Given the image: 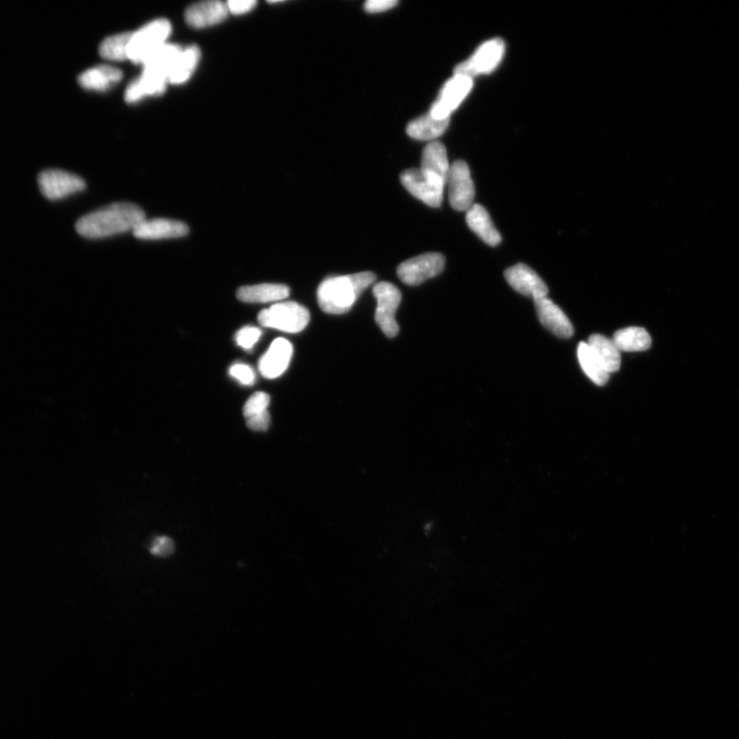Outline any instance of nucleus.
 Here are the masks:
<instances>
[{
	"instance_id": "obj_1",
	"label": "nucleus",
	"mask_w": 739,
	"mask_h": 739,
	"mask_svg": "<svg viewBox=\"0 0 739 739\" xmlns=\"http://www.w3.org/2000/svg\"><path fill=\"white\" fill-rule=\"evenodd\" d=\"M144 220V211L136 204L116 202L84 216L75 227L82 237L103 239L133 231Z\"/></svg>"
},
{
	"instance_id": "obj_2",
	"label": "nucleus",
	"mask_w": 739,
	"mask_h": 739,
	"mask_svg": "<svg viewBox=\"0 0 739 739\" xmlns=\"http://www.w3.org/2000/svg\"><path fill=\"white\" fill-rule=\"evenodd\" d=\"M376 275L371 271L329 278L318 289L320 308L327 313L348 312L364 291L373 284Z\"/></svg>"
},
{
	"instance_id": "obj_3",
	"label": "nucleus",
	"mask_w": 739,
	"mask_h": 739,
	"mask_svg": "<svg viewBox=\"0 0 739 739\" xmlns=\"http://www.w3.org/2000/svg\"><path fill=\"white\" fill-rule=\"evenodd\" d=\"M172 33L171 23L167 19H157L133 33L128 48V57L135 64H144L145 61L167 43Z\"/></svg>"
},
{
	"instance_id": "obj_4",
	"label": "nucleus",
	"mask_w": 739,
	"mask_h": 739,
	"mask_svg": "<svg viewBox=\"0 0 739 739\" xmlns=\"http://www.w3.org/2000/svg\"><path fill=\"white\" fill-rule=\"evenodd\" d=\"M308 309L296 302H280L263 310L258 316L259 324L286 333H299L309 325Z\"/></svg>"
},
{
	"instance_id": "obj_5",
	"label": "nucleus",
	"mask_w": 739,
	"mask_h": 739,
	"mask_svg": "<svg viewBox=\"0 0 739 739\" xmlns=\"http://www.w3.org/2000/svg\"><path fill=\"white\" fill-rule=\"evenodd\" d=\"M400 182L415 198L431 208L441 206L447 181L435 172L423 169L406 170L400 174Z\"/></svg>"
},
{
	"instance_id": "obj_6",
	"label": "nucleus",
	"mask_w": 739,
	"mask_h": 739,
	"mask_svg": "<svg viewBox=\"0 0 739 739\" xmlns=\"http://www.w3.org/2000/svg\"><path fill=\"white\" fill-rule=\"evenodd\" d=\"M373 295L377 301L375 313L377 325L380 327L382 332L388 337H396L399 333L396 312L400 301H402V294H400L399 290L390 284V282L381 281L374 286Z\"/></svg>"
},
{
	"instance_id": "obj_7",
	"label": "nucleus",
	"mask_w": 739,
	"mask_h": 739,
	"mask_svg": "<svg viewBox=\"0 0 739 739\" xmlns=\"http://www.w3.org/2000/svg\"><path fill=\"white\" fill-rule=\"evenodd\" d=\"M506 45L501 38H494L483 44L468 60L460 63L454 69V75L473 78L488 74L497 68L505 54Z\"/></svg>"
},
{
	"instance_id": "obj_8",
	"label": "nucleus",
	"mask_w": 739,
	"mask_h": 739,
	"mask_svg": "<svg viewBox=\"0 0 739 739\" xmlns=\"http://www.w3.org/2000/svg\"><path fill=\"white\" fill-rule=\"evenodd\" d=\"M473 78L465 75H454L448 81L438 100L432 104L429 114L438 120L450 119L451 113L467 98L471 89H473Z\"/></svg>"
},
{
	"instance_id": "obj_9",
	"label": "nucleus",
	"mask_w": 739,
	"mask_h": 739,
	"mask_svg": "<svg viewBox=\"0 0 739 739\" xmlns=\"http://www.w3.org/2000/svg\"><path fill=\"white\" fill-rule=\"evenodd\" d=\"M41 192L50 201H58L85 190L80 176L61 170H46L38 176Z\"/></svg>"
},
{
	"instance_id": "obj_10",
	"label": "nucleus",
	"mask_w": 739,
	"mask_h": 739,
	"mask_svg": "<svg viewBox=\"0 0 739 739\" xmlns=\"http://www.w3.org/2000/svg\"><path fill=\"white\" fill-rule=\"evenodd\" d=\"M445 257L438 253H428L410 259L398 267L400 281L409 286H419L437 277L445 267Z\"/></svg>"
},
{
	"instance_id": "obj_11",
	"label": "nucleus",
	"mask_w": 739,
	"mask_h": 739,
	"mask_svg": "<svg viewBox=\"0 0 739 739\" xmlns=\"http://www.w3.org/2000/svg\"><path fill=\"white\" fill-rule=\"evenodd\" d=\"M447 183L449 184V202L454 210L463 212L473 206L476 190L466 162L456 161L451 164Z\"/></svg>"
},
{
	"instance_id": "obj_12",
	"label": "nucleus",
	"mask_w": 739,
	"mask_h": 739,
	"mask_svg": "<svg viewBox=\"0 0 739 739\" xmlns=\"http://www.w3.org/2000/svg\"><path fill=\"white\" fill-rule=\"evenodd\" d=\"M509 286L517 293L532 297L533 301L547 297L548 288L539 275L525 264H517L505 271Z\"/></svg>"
},
{
	"instance_id": "obj_13",
	"label": "nucleus",
	"mask_w": 739,
	"mask_h": 739,
	"mask_svg": "<svg viewBox=\"0 0 739 739\" xmlns=\"http://www.w3.org/2000/svg\"><path fill=\"white\" fill-rule=\"evenodd\" d=\"M293 356V346L284 338H278L259 360V371L267 379H278L284 373Z\"/></svg>"
},
{
	"instance_id": "obj_14",
	"label": "nucleus",
	"mask_w": 739,
	"mask_h": 739,
	"mask_svg": "<svg viewBox=\"0 0 739 739\" xmlns=\"http://www.w3.org/2000/svg\"><path fill=\"white\" fill-rule=\"evenodd\" d=\"M133 232L140 240L175 239L185 237L190 232V228L185 223L176 222V220L164 218L145 219L144 222L135 227Z\"/></svg>"
},
{
	"instance_id": "obj_15",
	"label": "nucleus",
	"mask_w": 739,
	"mask_h": 739,
	"mask_svg": "<svg viewBox=\"0 0 739 739\" xmlns=\"http://www.w3.org/2000/svg\"><path fill=\"white\" fill-rule=\"evenodd\" d=\"M537 317L548 331L563 340H568L574 334V328L565 312L547 297L534 301Z\"/></svg>"
},
{
	"instance_id": "obj_16",
	"label": "nucleus",
	"mask_w": 739,
	"mask_h": 739,
	"mask_svg": "<svg viewBox=\"0 0 739 739\" xmlns=\"http://www.w3.org/2000/svg\"><path fill=\"white\" fill-rule=\"evenodd\" d=\"M228 7L225 3L219 0H209L195 4L188 7L185 12V21L188 25L196 28H206L219 25L228 15Z\"/></svg>"
},
{
	"instance_id": "obj_17",
	"label": "nucleus",
	"mask_w": 739,
	"mask_h": 739,
	"mask_svg": "<svg viewBox=\"0 0 739 739\" xmlns=\"http://www.w3.org/2000/svg\"><path fill=\"white\" fill-rule=\"evenodd\" d=\"M467 222L479 239L487 245L497 247L501 242V235L495 227L492 219L481 204H473L467 211Z\"/></svg>"
},
{
	"instance_id": "obj_18",
	"label": "nucleus",
	"mask_w": 739,
	"mask_h": 739,
	"mask_svg": "<svg viewBox=\"0 0 739 739\" xmlns=\"http://www.w3.org/2000/svg\"><path fill=\"white\" fill-rule=\"evenodd\" d=\"M123 78L120 69L101 65L90 68L78 76V84L89 91L105 92Z\"/></svg>"
},
{
	"instance_id": "obj_19",
	"label": "nucleus",
	"mask_w": 739,
	"mask_h": 739,
	"mask_svg": "<svg viewBox=\"0 0 739 739\" xmlns=\"http://www.w3.org/2000/svg\"><path fill=\"white\" fill-rule=\"evenodd\" d=\"M290 289L281 284H261L241 287L237 293L239 301L247 303H270L284 301Z\"/></svg>"
},
{
	"instance_id": "obj_20",
	"label": "nucleus",
	"mask_w": 739,
	"mask_h": 739,
	"mask_svg": "<svg viewBox=\"0 0 739 739\" xmlns=\"http://www.w3.org/2000/svg\"><path fill=\"white\" fill-rule=\"evenodd\" d=\"M201 59V50L198 45H190L181 50L172 64L169 76L172 84L186 83L195 72Z\"/></svg>"
},
{
	"instance_id": "obj_21",
	"label": "nucleus",
	"mask_w": 739,
	"mask_h": 739,
	"mask_svg": "<svg viewBox=\"0 0 739 739\" xmlns=\"http://www.w3.org/2000/svg\"><path fill=\"white\" fill-rule=\"evenodd\" d=\"M587 344L609 374L618 371L621 365L620 351L612 340L604 335L594 334L588 338Z\"/></svg>"
},
{
	"instance_id": "obj_22",
	"label": "nucleus",
	"mask_w": 739,
	"mask_h": 739,
	"mask_svg": "<svg viewBox=\"0 0 739 739\" xmlns=\"http://www.w3.org/2000/svg\"><path fill=\"white\" fill-rule=\"evenodd\" d=\"M450 119L438 120L429 113L409 123L407 133L413 139L431 141L441 137L449 127Z\"/></svg>"
},
{
	"instance_id": "obj_23",
	"label": "nucleus",
	"mask_w": 739,
	"mask_h": 739,
	"mask_svg": "<svg viewBox=\"0 0 739 739\" xmlns=\"http://www.w3.org/2000/svg\"><path fill=\"white\" fill-rule=\"evenodd\" d=\"M619 351L636 352L648 350L652 340L646 330L639 327L621 329L612 338Z\"/></svg>"
},
{
	"instance_id": "obj_24",
	"label": "nucleus",
	"mask_w": 739,
	"mask_h": 739,
	"mask_svg": "<svg viewBox=\"0 0 739 739\" xmlns=\"http://www.w3.org/2000/svg\"><path fill=\"white\" fill-rule=\"evenodd\" d=\"M450 167L444 144L438 143V141H431V143L424 148L420 169L435 172L436 175L445 179L448 182Z\"/></svg>"
},
{
	"instance_id": "obj_25",
	"label": "nucleus",
	"mask_w": 739,
	"mask_h": 739,
	"mask_svg": "<svg viewBox=\"0 0 739 739\" xmlns=\"http://www.w3.org/2000/svg\"><path fill=\"white\" fill-rule=\"evenodd\" d=\"M577 357L579 364L581 368H583L584 372L594 383L599 385V387H603V385L609 381L610 374L602 366L600 360H597L594 351L591 348H589L587 343H579Z\"/></svg>"
},
{
	"instance_id": "obj_26",
	"label": "nucleus",
	"mask_w": 739,
	"mask_h": 739,
	"mask_svg": "<svg viewBox=\"0 0 739 739\" xmlns=\"http://www.w3.org/2000/svg\"><path fill=\"white\" fill-rule=\"evenodd\" d=\"M167 84L157 82L145 75H141L137 80L133 81L127 90H125L124 100L127 103H136V102L146 96H161L166 92Z\"/></svg>"
},
{
	"instance_id": "obj_27",
	"label": "nucleus",
	"mask_w": 739,
	"mask_h": 739,
	"mask_svg": "<svg viewBox=\"0 0 739 739\" xmlns=\"http://www.w3.org/2000/svg\"><path fill=\"white\" fill-rule=\"evenodd\" d=\"M132 35L133 33H125L105 38L99 48L101 57L113 61L129 59L128 48Z\"/></svg>"
},
{
	"instance_id": "obj_28",
	"label": "nucleus",
	"mask_w": 739,
	"mask_h": 739,
	"mask_svg": "<svg viewBox=\"0 0 739 739\" xmlns=\"http://www.w3.org/2000/svg\"><path fill=\"white\" fill-rule=\"evenodd\" d=\"M270 404H271L270 395L265 394V392H256V394L250 397L245 406H243L242 409L243 416H245L247 419L251 418V416L263 413L267 411V409H269Z\"/></svg>"
},
{
	"instance_id": "obj_29",
	"label": "nucleus",
	"mask_w": 739,
	"mask_h": 739,
	"mask_svg": "<svg viewBox=\"0 0 739 739\" xmlns=\"http://www.w3.org/2000/svg\"><path fill=\"white\" fill-rule=\"evenodd\" d=\"M262 335L261 330L255 327H245L240 330L235 335V341L241 349L250 350L254 348V345L261 340Z\"/></svg>"
},
{
	"instance_id": "obj_30",
	"label": "nucleus",
	"mask_w": 739,
	"mask_h": 739,
	"mask_svg": "<svg viewBox=\"0 0 739 739\" xmlns=\"http://www.w3.org/2000/svg\"><path fill=\"white\" fill-rule=\"evenodd\" d=\"M230 374L242 385H253L256 376L250 366L245 364H235L230 369Z\"/></svg>"
},
{
	"instance_id": "obj_31",
	"label": "nucleus",
	"mask_w": 739,
	"mask_h": 739,
	"mask_svg": "<svg viewBox=\"0 0 739 739\" xmlns=\"http://www.w3.org/2000/svg\"><path fill=\"white\" fill-rule=\"evenodd\" d=\"M174 541L167 537H161L154 539L151 547V553L160 557H167L174 553Z\"/></svg>"
},
{
	"instance_id": "obj_32",
	"label": "nucleus",
	"mask_w": 739,
	"mask_h": 739,
	"mask_svg": "<svg viewBox=\"0 0 739 739\" xmlns=\"http://www.w3.org/2000/svg\"><path fill=\"white\" fill-rule=\"evenodd\" d=\"M226 5L230 13L234 15H241L253 10L257 2L255 0H230Z\"/></svg>"
},
{
	"instance_id": "obj_33",
	"label": "nucleus",
	"mask_w": 739,
	"mask_h": 739,
	"mask_svg": "<svg viewBox=\"0 0 739 739\" xmlns=\"http://www.w3.org/2000/svg\"><path fill=\"white\" fill-rule=\"evenodd\" d=\"M247 426L250 429L254 431H266L271 426V415L269 411L247 419Z\"/></svg>"
},
{
	"instance_id": "obj_34",
	"label": "nucleus",
	"mask_w": 739,
	"mask_h": 739,
	"mask_svg": "<svg viewBox=\"0 0 739 739\" xmlns=\"http://www.w3.org/2000/svg\"><path fill=\"white\" fill-rule=\"evenodd\" d=\"M398 5L396 0H369L364 5L365 11L369 14L387 12Z\"/></svg>"
}]
</instances>
